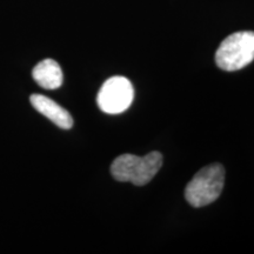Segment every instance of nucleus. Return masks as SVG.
<instances>
[{"label": "nucleus", "mask_w": 254, "mask_h": 254, "mask_svg": "<svg viewBox=\"0 0 254 254\" xmlns=\"http://www.w3.org/2000/svg\"><path fill=\"white\" fill-rule=\"evenodd\" d=\"M163 166L160 152H150L144 157L122 154L111 165V174L117 182L132 183L135 186L148 184Z\"/></svg>", "instance_id": "nucleus-1"}, {"label": "nucleus", "mask_w": 254, "mask_h": 254, "mask_svg": "<svg viewBox=\"0 0 254 254\" xmlns=\"http://www.w3.org/2000/svg\"><path fill=\"white\" fill-rule=\"evenodd\" d=\"M225 184V168L221 164H211L201 168L187 184L185 198L193 207H204L220 196Z\"/></svg>", "instance_id": "nucleus-2"}, {"label": "nucleus", "mask_w": 254, "mask_h": 254, "mask_svg": "<svg viewBox=\"0 0 254 254\" xmlns=\"http://www.w3.org/2000/svg\"><path fill=\"white\" fill-rule=\"evenodd\" d=\"M254 60V32L241 31L228 36L218 47L215 64L224 71L246 67Z\"/></svg>", "instance_id": "nucleus-3"}, {"label": "nucleus", "mask_w": 254, "mask_h": 254, "mask_svg": "<svg viewBox=\"0 0 254 254\" xmlns=\"http://www.w3.org/2000/svg\"><path fill=\"white\" fill-rule=\"evenodd\" d=\"M134 90L132 82L122 75L107 79L97 97L99 109L107 114H119L131 106Z\"/></svg>", "instance_id": "nucleus-4"}, {"label": "nucleus", "mask_w": 254, "mask_h": 254, "mask_svg": "<svg viewBox=\"0 0 254 254\" xmlns=\"http://www.w3.org/2000/svg\"><path fill=\"white\" fill-rule=\"evenodd\" d=\"M32 106L36 111L45 116L53 124L63 129H69L73 126V118L68 111L57 104L55 100L50 99L41 94H32L30 98Z\"/></svg>", "instance_id": "nucleus-5"}, {"label": "nucleus", "mask_w": 254, "mask_h": 254, "mask_svg": "<svg viewBox=\"0 0 254 254\" xmlns=\"http://www.w3.org/2000/svg\"><path fill=\"white\" fill-rule=\"evenodd\" d=\"M32 77L40 87L56 90L62 86L64 77L59 64L53 59H45L34 66Z\"/></svg>", "instance_id": "nucleus-6"}]
</instances>
